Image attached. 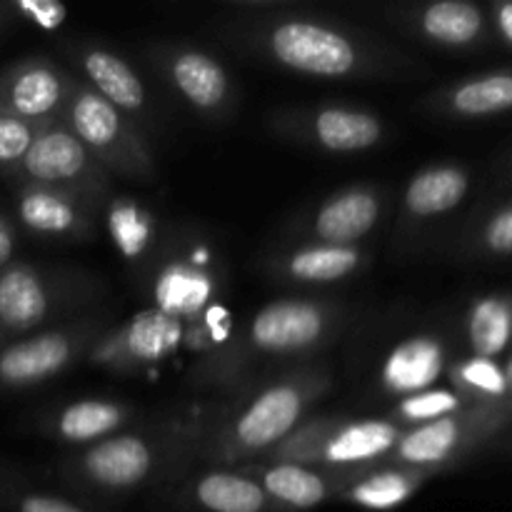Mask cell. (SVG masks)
<instances>
[{"mask_svg": "<svg viewBox=\"0 0 512 512\" xmlns=\"http://www.w3.org/2000/svg\"><path fill=\"white\" fill-rule=\"evenodd\" d=\"M493 18H490V23H493L495 33L503 38L505 45H510L512 48V0H503V3H495L493 5Z\"/></svg>", "mask_w": 512, "mask_h": 512, "instance_id": "cell-35", "label": "cell"}, {"mask_svg": "<svg viewBox=\"0 0 512 512\" xmlns=\"http://www.w3.org/2000/svg\"><path fill=\"white\" fill-rule=\"evenodd\" d=\"M420 30L443 48H473L488 40L490 18L483 8L465 0H440L420 13Z\"/></svg>", "mask_w": 512, "mask_h": 512, "instance_id": "cell-17", "label": "cell"}, {"mask_svg": "<svg viewBox=\"0 0 512 512\" xmlns=\"http://www.w3.org/2000/svg\"><path fill=\"white\" fill-rule=\"evenodd\" d=\"M470 173L460 165H433L420 170L405 188V210L415 218H435L450 213L465 200Z\"/></svg>", "mask_w": 512, "mask_h": 512, "instance_id": "cell-20", "label": "cell"}, {"mask_svg": "<svg viewBox=\"0 0 512 512\" xmlns=\"http://www.w3.org/2000/svg\"><path fill=\"white\" fill-rule=\"evenodd\" d=\"M50 295L33 265L10 263L0 270V328L25 333L45 320Z\"/></svg>", "mask_w": 512, "mask_h": 512, "instance_id": "cell-13", "label": "cell"}, {"mask_svg": "<svg viewBox=\"0 0 512 512\" xmlns=\"http://www.w3.org/2000/svg\"><path fill=\"white\" fill-rule=\"evenodd\" d=\"M433 473L435 470L415 468L383 470V473H373L350 485L345 498L365 510H393L408 503Z\"/></svg>", "mask_w": 512, "mask_h": 512, "instance_id": "cell-25", "label": "cell"}, {"mask_svg": "<svg viewBox=\"0 0 512 512\" xmlns=\"http://www.w3.org/2000/svg\"><path fill=\"white\" fill-rule=\"evenodd\" d=\"M470 408L453 388H430L423 390V393H415L403 398V403L398 405L395 415L405 423L423 425L430 423V420H440L445 415H455L460 410Z\"/></svg>", "mask_w": 512, "mask_h": 512, "instance_id": "cell-29", "label": "cell"}, {"mask_svg": "<svg viewBox=\"0 0 512 512\" xmlns=\"http://www.w3.org/2000/svg\"><path fill=\"white\" fill-rule=\"evenodd\" d=\"M200 290H208V285L203 283V278H193V275L183 273V270H173V278H165L160 285V293L163 298H175L178 308H190L193 303H198L205 293Z\"/></svg>", "mask_w": 512, "mask_h": 512, "instance_id": "cell-32", "label": "cell"}, {"mask_svg": "<svg viewBox=\"0 0 512 512\" xmlns=\"http://www.w3.org/2000/svg\"><path fill=\"white\" fill-rule=\"evenodd\" d=\"M453 390L470 405V408H505L512 410L508 403V388H505L503 363L500 360L470 358L458 360L450 368Z\"/></svg>", "mask_w": 512, "mask_h": 512, "instance_id": "cell-24", "label": "cell"}, {"mask_svg": "<svg viewBox=\"0 0 512 512\" xmlns=\"http://www.w3.org/2000/svg\"><path fill=\"white\" fill-rule=\"evenodd\" d=\"M503 375H505V388H508V403L512 408V350L503 360Z\"/></svg>", "mask_w": 512, "mask_h": 512, "instance_id": "cell-37", "label": "cell"}, {"mask_svg": "<svg viewBox=\"0 0 512 512\" xmlns=\"http://www.w3.org/2000/svg\"><path fill=\"white\" fill-rule=\"evenodd\" d=\"M310 130L315 143L333 153H358L373 148L383 138V123L378 115L340 105L318 110L310 118Z\"/></svg>", "mask_w": 512, "mask_h": 512, "instance_id": "cell-18", "label": "cell"}, {"mask_svg": "<svg viewBox=\"0 0 512 512\" xmlns=\"http://www.w3.org/2000/svg\"><path fill=\"white\" fill-rule=\"evenodd\" d=\"M95 93L120 113H140L145 108V88L133 68L120 55L103 48H88L80 58Z\"/></svg>", "mask_w": 512, "mask_h": 512, "instance_id": "cell-21", "label": "cell"}, {"mask_svg": "<svg viewBox=\"0 0 512 512\" xmlns=\"http://www.w3.org/2000/svg\"><path fill=\"white\" fill-rule=\"evenodd\" d=\"M512 425V410L465 408L455 415L415 425L393 448L395 463L415 470H438L440 465L465 458L485 440Z\"/></svg>", "mask_w": 512, "mask_h": 512, "instance_id": "cell-1", "label": "cell"}, {"mask_svg": "<svg viewBox=\"0 0 512 512\" xmlns=\"http://www.w3.org/2000/svg\"><path fill=\"white\" fill-rule=\"evenodd\" d=\"M363 253L355 245H310L285 260V270L303 283H333L358 270Z\"/></svg>", "mask_w": 512, "mask_h": 512, "instance_id": "cell-27", "label": "cell"}, {"mask_svg": "<svg viewBox=\"0 0 512 512\" xmlns=\"http://www.w3.org/2000/svg\"><path fill=\"white\" fill-rule=\"evenodd\" d=\"M438 108L453 118H490L512 110V70L465 78L438 95Z\"/></svg>", "mask_w": 512, "mask_h": 512, "instance_id": "cell-15", "label": "cell"}, {"mask_svg": "<svg viewBox=\"0 0 512 512\" xmlns=\"http://www.w3.org/2000/svg\"><path fill=\"white\" fill-rule=\"evenodd\" d=\"M73 90V80L50 60H18L0 73V115L35 125L60 123Z\"/></svg>", "mask_w": 512, "mask_h": 512, "instance_id": "cell-7", "label": "cell"}, {"mask_svg": "<svg viewBox=\"0 0 512 512\" xmlns=\"http://www.w3.org/2000/svg\"><path fill=\"white\" fill-rule=\"evenodd\" d=\"M178 343V323L165 310L135 315L100 358L110 363H155Z\"/></svg>", "mask_w": 512, "mask_h": 512, "instance_id": "cell-14", "label": "cell"}, {"mask_svg": "<svg viewBox=\"0 0 512 512\" xmlns=\"http://www.w3.org/2000/svg\"><path fill=\"white\" fill-rule=\"evenodd\" d=\"M18 512H85V510L78 508V505L68 503V500L55 498V495L30 493L18 500Z\"/></svg>", "mask_w": 512, "mask_h": 512, "instance_id": "cell-34", "label": "cell"}, {"mask_svg": "<svg viewBox=\"0 0 512 512\" xmlns=\"http://www.w3.org/2000/svg\"><path fill=\"white\" fill-rule=\"evenodd\" d=\"M445 370V345L433 335H418L400 343L383 365V388L395 395L423 393L433 388Z\"/></svg>", "mask_w": 512, "mask_h": 512, "instance_id": "cell-11", "label": "cell"}, {"mask_svg": "<svg viewBox=\"0 0 512 512\" xmlns=\"http://www.w3.org/2000/svg\"><path fill=\"white\" fill-rule=\"evenodd\" d=\"M43 128H48V125L25 123V120L0 115V173L8 175L25 158V153Z\"/></svg>", "mask_w": 512, "mask_h": 512, "instance_id": "cell-31", "label": "cell"}, {"mask_svg": "<svg viewBox=\"0 0 512 512\" xmlns=\"http://www.w3.org/2000/svg\"><path fill=\"white\" fill-rule=\"evenodd\" d=\"M330 325L328 308L313 300H275L250 323V343L263 353H300L323 340Z\"/></svg>", "mask_w": 512, "mask_h": 512, "instance_id": "cell-8", "label": "cell"}, {"mask_svg": "<svg viewBox=\"0 0 512 512\" xmlns=\"http://www.w3.org/2000/svg\"><path fill=\"white\" fill-rule=\"evenodd\" d=\"M123 423L125 410L120 405L108 400H80L60 413L55 430L65 443H90V440L108 438Z\"/></svg>", "mask_w": 512, "mask_h": 512, "instance_id": "cell-28", "label": "cell"}, {"mask_svg": "<svg viewBox=\"0 0 512 512\" xmlns=\"http://www.w3.org/2000/svg\"><path fill=\"white\" fill-rule=\"evenodd\" d=\"M0 333H3V328H0Z\"/></svg>", "mask_w": 512, "mask_h": 512, "instance_id": "cell-38", "label": "cell"}, {"mask_svg": "<svg viewBox=\"0 0 512 512\" xmlns=\"http://www.w3.org/2000/svg\"><path fill=\"white\" fill-rule=\"evenodd\" d=\"M75 355L68 333H43L0 350V388H30L58 375Z\"/></svg>", "mask_w": 512, "mask_h": 512, "instance_id": "cell-9", "label": "cell"}, {"mask_svg": "<svg viewBox=\"0 0 512 512\" xmlns=\"http://www.w3.org/2000/svg\"><path fill=\"white\" fill-rule=\"evenodd\" d=\"M275 63L315 78H345L360 70V50L340 30L313 20H283L265 35Z\"/></svg>", "mask_w": 512, "mask_h": 512, "instance_id": "cell-4", "label": "cell"}, {"mask_svg": "<svg viewBox=\"0 0 512 512\" xmlns=\"http://www.w3.org/2000/svg\"><path fill=\"white\" fill-rule=\"evenodd\" d=\"M60 123L88 148V153L100 165H110L130 175L150 170V158L135 130L130 128L123 113L100 98L95 90L75 85Z\"/></svg>", "mask_w": 512, "mask_h": 512, "instance_id": "cell-2", "label": "cell"}, {"mask_svg": "<svg viewBox=\"0 0 512 512\" xmlns=\"http://www.w3.org/2000/svg\"><path fill=\"white\" fill-rule=\"evenodd\" d=\"M168 75L178 93L198 110H218L230 95L225 68L200 50H178L168 60Z\"/></svg>", "mask_w": 512, "mask_h": 512, "instance_id": "cell-16", "label": "cell"}, {"mask_svg": "<svg viewBox=\"0 0 512 512\" xmlns=\"http://www.w3.org/2000/svg\"><path fill=\"white\" fill-rule=\"evenodd\" d=\"M195 503L208 512H268L263 485L238 473H208L193 490Z\"/></svg>", "mask_w": 512, "mask_h": 512, "instance_id": "cell-23", "label": "cell"}, {"mask_svg": "<svg viewBox=\"0 0 512 512\" xmlns=\"http://www.w3.org/2000/svg\"><path fill=\"white\" fill-rule=\"evenodd\" d=\"M318 380H285L260 393L240 413L225 440L228 458H248L283 443L303 418Z\"/></svg>", "mask_w": 512, "mask_h": 512, "instance_id": "cell-6", "label": "cell"}, {"mask_svg": "<svg viewBox=\"0 0 512 512\" xmlns=\"http://www.w3.org/2000/svg\"><path fill=\"white\" fill-rule=\"evenodd\" d=\"M15 10L45 30L60 28L65 15H68V8L63 3H55V0H20V3H15Z\"/></svg>", "mask_w": 512, "mask_h": 512, "instance_id": "cell-33", "label": "cell"}, {"mask_svg": "<svg viewBox=\"0 0 512 512\" xmlns=\"http://www.w3.org/2000/svg\"><path fill=\"white\" fill-rule=\"evenodd\" d=\"M83 470L100 488L128 490L150 475L153 450L138 435H115L100 440L85 453Z\"/></svg>", "mask_w": 512, "mask_h": 512, "instance_id": "cell-10", "label": "cell"}, {"mask_svg": "<svg viewBox=\"0 0 512 512\" xmlns=\"http://www.w3.org/2000/svg\"><path fill=\"white\" fill-rule=\"evenodd\" d=\"M473 248L485 258H512V200L498 205L478 225Z\"/></svg>", "mask_w": 512, "mask_h": 512, "instance_id": "cell-30", "label": "cell"}, {"mask_svg": "<svg viewBox=\"0 0 512 512\" xmlns=\"http://www.w3.org/2000/svg\"><path fill=\"white\" fill-rule=\"evenodd\" d=\"M378 218V195L368 188H350L320 205L313 233L323 240V245H353L375 228Z\"/></svg>", "mask_w": 512, "mask_h": 512, "instance_id": "cell-12", "label": "cell"}, {"mask_svg": "<svg viewBox=\"0 0 512 512\" xmlns=\"http://www.w3.org/2000/svg\"><path fill=\"white\" fill-rule=\"evenodd\" d=\"M465 333L473 355L498 360L512 350V293L475 300L465 315Z\"/></svg>", "mask_w": 512, "mask_h": 512, "instance_id": "cell-22", "label": "cell"}, {"mask_svg": "<svg viewBox=\"0 0 512 512\" xmlns=\"http://www.w3.org/2000/svg\"><path fill=\"white\" fill-rule=\"evenodd\" d=\"M13 253H15V225L13 220H8L3 213H0V270H3L5 265H10Z\"/></svg>", "mask_w": 512, "mask_h": 512, "instance_id": "cell-36", "label": "cell"}, {"mask_svg": "<svg viewBox=\"0 0 512 512\" xmlns=\"http://www.w3.org/2000/svg\"><path fill=\"white\" fill-rule=\"evenodd\" d=\"M23 185L60 190L65 195L103 190V165L88 153L83 143L65 128L53 123L38 133L25 158L8 173Z\"/></svg>", "mask_w": 512, "mask_h": 512, "instance_id": "cell-3", "label": "cell"}, {"mask_svg": "<svg viewBox=\"0 0 512 512\" xmlns=\"http://www.w3.org/2000/svg\"><path fill=\"white\" fill-rule=\"evenodd\" d=\"M263 490L275 503L293 510H313L330 498L333 488L323 475L295 463H280L265 470Z\"/></svg>", "mask_w": 512, "mask_h": 512, "instance_id": "cell-26", "label": "cell"}, {"mask_svg": "<svg viewBox=\"0 0 512 512\" xmlns=\"http://www.w3.org/2000/svg\"><path fill=\"white\" fill-rule=\"evenodd\" d=\"M18 218L28 230L40 235H80L88 228V220L80 213L73 195L60 190L23 185L18 195Z\"/></svg>", "mask_w": 512, "mask_h": 512, "instance_id": "cell-19", "label": "cell"}, {"mask_svg": "<svg viewBox=\"0 0 512 512\" xmlns=\"http://www.w3.org/2000/svg\"><path fill=\"white\" fill-rule=\"evenodd\" d=\"M400 438V428L388 420H358L348 425L313 423L285 440L283 455L295 465H358L390 455Z\"/></svg>", "mask_w": 512, "mask_h": 512, "instance_id": "cell-5", "label": "cell"}]
</instances>
